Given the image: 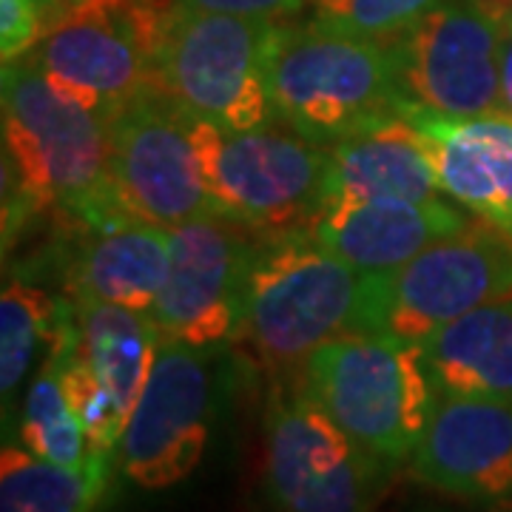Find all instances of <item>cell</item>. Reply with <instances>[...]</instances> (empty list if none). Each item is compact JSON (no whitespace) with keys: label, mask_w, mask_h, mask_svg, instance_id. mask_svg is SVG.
Listing matches in <instances>:
<instances>
[{"label":"cell","mask_w":512,"mask_h":512,"mask_svg":"<svg viewBox=\"0 0 512 512\" xmlns=\"http://www.w3.org/2000/svg\"><path fill=\"white\" fill-rule=\"evenodd\" d=\"M3 234L40 211L103 228L128 220L111 194L109 123L63 94L32 55L3 63Z\"/></svg>","instance_id":"1"},{"label":"cell","mask_w":512,"mask_h":512,"mask_svg":"<svg viewBox=\"0 0 512 512\" xmlns=\"http://www.w3.org/2000/svg\"><path fill=\"white\" fill-rule=\"evenodd\" d=\"M365 276L311 237L308 228L259 234L245 279V345L274 379H288L330 339L362 330Z\"/></svg>","instance_id":"2"},{"label":"cell","mask_w":512,"mask_h":512,"mask_svg":"<svg viewBox=\"0 0 512 512\" xmlns=\"http://www.w3.org/2000/svg\"><path fill=\"white\" fill-rule=\"evenodd\" d=\"M268 80L276 120L325 148L410 109L393 40L333 32L316 20L279 23Z\"/></svg>","instance_id":"3"},{"label":"cell","mask_w":512,"mask_h":512,"mask_svg":"<svg viewBox=\"0 0 512 512\" xmlns=\"http://www.w3.org/2000/svg\"><path fill=\"white\" fill-rule=\"evenodd\" d=\"M288 379L390 470L410 461L439 402L421 342L390 333L330 339Z\"/></svg>","instance_id":"4"},{"label":"cell","mask_w":512,"mask_h":512,"mask_svg":"<svg viewBox=\"0 0 512 512\" xmlns=\"http://www.w3.org/2000/svg\"><path fill=\"white\" fill-rule=\"evenodd\" d=\"M282 20L191 9H165L151 86L174 106L228 131L274 123L271 57Z\"/></svg>","instance_id":"5"},{"label":"cell","mask_w":512,"mask_h":512,"mask_svg":"<svg viewBox=\"0 0 512 512\" xmlns=\"http://www.w3.org/2000/svg\"><path fill=\"white\" fill-rule=\"evenodd\" d=\"M191 134L222 220L256 234H285L311 228L325 211L330 148L288 123L228 131L191 117Z\"/></svg>","instance_id":"6"},{"label":"cell","mask_w":512,"mask_h":512,"mask_svg":"<svg viewBox=\"0 0 512 512\" xmlns=\"http://www.w3.org/2000/svg\"><path fill=\"white\" fill-rule=\"evenodd\" d=\"M393 473L293 379H276L262 436L268 512H376Z\"/></svg>","instance_id":"7"},{"label":"cell","mask_w":512,"mask_h":512,"mask_svg":"<svg viewBox=\"0 0 512 512\" xmlns=\"http://www.w3.org/2000/svg\"><path fill=\"white\" fill-rule=\"evenodd\" d=\"M512 291V237L476 220L441 239L387 276H365V311L359 333H390L424 342Z\"/></svg>","instance_id":"8"},{"label":"cell","mask_w":512,"mask_h":512,"mask_svg":"<svg viewBox=\"0 0 512 512\" xmlns=\"http://www.w3.org/2000/svg\"><path fill=\"white\" fill-rule=\"evenodd\" d=\"M168 6L171 0H83L49 23L32 60L52 86L109 123L151 89Z\"/></svg>","instance_id":"9"},{"label":"cell","mask_w":512,"mask_h":512,"mask_svg":"<svg viewBox=\"0 0 512 512\" xmlns=\"http://www.w3.org/2000/svg\"><path fill=\"white\" fill-rule=\"evenodd\" d=\"M220 350L163 339L117 447V467L134 487L160 493L200 467L220 413Z\"/></svg>","instance_id":"10"},{"label":"cell","mask_w":512,"mask_h":512,"mask_svg":"<svg viewBox=\"0 0 512 512\" xmlns=\"http://www.w3.org/2000/svg\"><path fill=\"white\" fill-rule=\"evenodd\" d=\"M111 194L128 220L174 228L222 217L202 174L191 117L154 86L109 120Z\"/></svg>","instance_id":"11"},{"label":"cell","mask_w":512,"mask_h":512,"mask_svg":"<svg viewBox=\"0 0 512 512\" xmlns=\"http://www.w3.org/2000/svg\"><path fill=\"white\" fill-rule=\"evenodd\" d=\"M393 43L410 106L444 117L501 111V18L484 0H439Z\"/></svg>","instance_id":"12"},{"label":"cell","mask_w":512,"mask_h":512,"mask_svg":"<svg viewBox=\"0 0 512 512\" xmlns=\"http://www.w3.org/2000/svg\"><path fill=\"white\" fill-rule=\"evenodd\" d=\"M256 239V231L222 217L168 228L171 262L151 311L163 339L197 348L237 342Z\"/></svg>","instance_id":"13"},{"label":"cell","mask_w":512,"mask_h":512,"mask_svg":"<svg viewBox=\"0 0 512 512\" xmlns=\"http://www.w3.org/2000/svg\"><path fill=\"white\" fill-rule=\"evenodd\" d=\"M407 467L419 484L450 498L510 501L512 402L439 396Z\"/></svg>","instance_id":"14"},{"label":"cell","mask_w":512,"mask_h":512,"mask_svg":"<svg viewBox=\"0 0 512 512\" xmlns=\"http://www.w3.org/2000/svg\"><path fill=\"white\" fill-rule=\"evenodd\" d=\"M476 220L470 211L464 214L458 202L441 197L370 200L325 208L308 231L362 276H387Z\"/></svg>","instance_id":"15"},{"label":"cell","mask_w":512,"mask_h":512,"mask_svg":"<svg viewBox=\"0 0 512 512\" xmlns=\"http://www.w3.org/2000/svg\"><path fill=\"white\" fill-rule=\"evenodd\" d=\"M404 117L427 137L441 191L512 237V114L444 117L410 106Z\"/></svg>","instance_id":"16"},{"label":"cell","mask_w":512,"mask_h":512,"mask_svg":"<svg viewBox=\"0 0 512 512\" xmlns=\"http://www.w3.org/2000/svg\"><path fill=\"white\" fill-rule=\"evenodd\" d=\"M439 191L427 137L407 117L330 146L325 208L370 200H433Z\"/></svg>","instance_id":"17"},{"label":"cell","mask_w":512,"mask_h":512,"mask_svg":"<svg viewBox=\"0 0 512 512\" xmlns=\"http://www.w3.org/2000/svg\"><path fill=\"white\" fill-rule=\"evenodd\" d=\"M171 262L168 228L143 220H120L89 228L69 265V296L100 299L151 313Z\"/></svg>","instance_id":"18"},{"label":"cell","mask_w":512,"mask_h":512,"mask_svg":"<svg viewBox=\"0 0 512 512\" xmlns=\"http://www.w3.org/2000/svg\"><path fill=\"white\" fill-rule=\"evenodd\" d=\"M421 348L439 396L512 402V291L430 333Z\"/></svg>","instance_id":"19"},{"label":"cell","mask_w":512,"mask_h":512,"mask_svg":"<svg viewBox=\"0 0 512 512\" xmlns=\"http://www.w3.org/2000/svg\"><path fill=\"white\" fill-rule=\"evenodd\" d=\"M72 302L77 328L74 350L128 419L154 370L163 333L151 313L86 296H74Z\"/></svg>","instance_id":"20"},{"label":"cell","mask_w":512,"mask_h":512,"mask_svg":"<svg viewBox=\"0 0 512 512\" xmlns=\"http://www.w3.org/2000/svg\"><path fill=\"white\" fill-rule=\"evenodd\" d=\"M114 461L92 453L86 467H63L6 444L0 456V512H97Z\"/></svg>","instance_id":"21"},{"label":"cell","mask_w":512,"mask_h":512,"mask_svg":"<svg viewBox=\"0 0 512 512\" xmlns=\"http://www.w3.org/2000/svg\"><path fill=\"white\" fill-rule=\"evenodd\" d=\"M63 299H55L26 279H9L0 296V393L3 413L15 399L20 382L40 353V345H52L60 325Z\"/></svg>","instance_id":"22"},{"label":"cell","mask_w":512,"mask_h":512,"mask_svg":"<svg viewBox=\"0 0 512 512\" xmlns=\"http://www.w3.org/2000/svg\"><path fill=\"white\" fill-rule=\"evenodd\" d=\"M60 350L49 345V356L29 384L23 416H20V441L35 456L55 461L63 467H86L92 450L83 433V424L74 416L72 404L63 390L60 376Z\"/></svg>","instance_id":"23"},{"label":"cell","mask_w":512,"mask_h":512,"mask_svg":"<svg viewBox=\"0 0 512 512\" xmlns=\"http://www.w3.org/2000/svg\"><path fill=\"white\" fill-rule=\"evenodd\" d=\"M439 0H313V20L333 32L396 40Z\"/></svg>","instance_id":"24"},{"label":"cell","mask_w":512,"mask_h":512,"mask_svg":"<svg viewBox=\"0 0 512 512\" xmlns=\"http://www.w3.org/2000/svg\"><path fill=\"white\" fill-rule=\"evenodd\" d=\"M49 29V15L40 0H0V57L12 63L32 55Z\"/></svg>","instance_id":"25"},{"label":"cell","mask_w":512,"mask_h":512,"mask_svg":"<svg viewBox=\"0 0 512 512\" xmlns=\"http://www.w3.org/2000/svg\"><path fill=\"white\" fill-rule=\"evenodd\" d=\"M191 9L205 12H228V15H248V18L282 20L296 15L305 0H180Z\"/></svg>","instance_id":"26"},{"label":"cell","mask_w":512,"mask_h":512,"mask_svg":"<svg viewBox=\"0 0 512 512\" xmlns=\"http://www.w3.org/2000/svg\"><path fill=\"white\" fill-rule=\"evenodd\" d=\"M501 111L512 114V9L501 12Z\"/></svg>","instance_id":"27"},{"label":"cell","mask_w":512,"mask_h":512,"mask_svg":"<svg viewBox=\"0 0 512 512\" xmlns=\"http://www.w3.org/2000/svg\"><path fill=\"white\" fill-rule=\"evenodd\" d=\"M43 3V9H46V15H49V23L52 20H57L63 12H69L72 6H77V3H83V0H40Z\"/></svg>","instance_id":"28"},{"label":"cell","mask_w":512,"mask_h":512,"mask_svg":"<svg viewBox=\"0 0 512 512\" xmlns=\"http://www.w3.org/2000/svg\"><path fill=\"white\" fill-rule=\"evenodd\" d=\"M490 9H493L495 15H501V12H507V9H512V0H484Z\"/></svg>","instance_id":"29"},{"label":"cell","mask_w":512,"mask_h":512,"mask_svg":"<svg viewBox=\"0 0 512 512\" xmlns=\"http://www.w3.org/2000/svg\"><path fill=\"white\" fill-rule=\"evenodd\" d=\"M490 512H512V498L510 501H498V504H490Z\"/></svg>","instance_id":"30"},{"label":"cell","mask_w":512,"mask_h":512,"mask_svg":"<svg viewBox=\"0 0 512 512\" xmlns=\"http://www.w3.org/2000/svg\"><path fill=\"white\" fill-rule=\"evenodd\" d=\"M421 512H444V510H421Z\"/></svg>","instance_id":"31"}]
</instances>
